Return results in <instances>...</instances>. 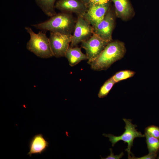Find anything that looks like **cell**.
Instances as JSON below:
<instances>
[{"mask_svg": "<svg viewBox=\"0 0 159 159\" xmlns=\"http://www.w3.org/2000/svg\"><path fill=\"white\" fill-rule=\"evenodd\" d=\"M125 43L118 40L109 42L100 55L90 64L91 68L97 71L105 70L120 60L126 52Z\"/></svg>", "mask_w": 159, "mask_h": 159, "instance_id": "obj_1", "label": "cell"}, {"mask_svg": "<svg viewBox=\"0 0 159 159\" xmlns=\"http://www.w3.org/2000/svg\"><path fill=\"white\" fill-rule=\"evenodd\" d=\"M76 22L71 14L62 12L51 17L47 21L31 25L42 31L72 35Z\"/></svg>", "mask_w": 159, "mask_h": 159, "instance_id": "obj_2", "label": "cell"}, {"mask_svg": "<svg viewBox=\"0 0 159 159\" xmlns=\"http://www.w3.org/2000/svg\"><path fill=\"white\" fill-rule=\"evenodd\" d=\"M25 29L30 36L26 44L28 50L42 58H49L53 56L46 31L41 30L36 33L29 27H26Z\"/></svg>", "mask_w": 159, "mask_h": 159, "instance_id": "obj_3", "label": "cell"}, {"mask_svg": "<svg viewBox=\"0 0 159 159\" xmlns=\"http://www.w3.org/2000/svg\"><path fill=\"white\" fill-rule=\"evenodd\" d=\"M125 123V131L119 136H115L111 134H103L104 136L108 137L111 143L112 146L120 140H122L127 144V148L125 150L128 155V158L130 159L133 155L131 152V149L133 146V140L136 138L144 137L145 135L137 131V126L132 123V120L125 118L123 119Z\"/></svg>", "mask_w": 159, "mask_h": 159, "instance_id": "obj_4", "label": "cell"}, {"mask_svg": "<svg viewBox=\"0 0 159 159\" xmlns=\"http://www.w3.org/2000/svg\"><path fill=\"white\" fill-rule=\"evenodd\" d=\"M94 33V28L90 23L83 16H78L70 46H77L90 38Z\"/></svg>", "mask_w": 159, "mask_h": 159, "instance_id": "obj_5", "label": "cell"}, {"mask_svg": "<svg viewBox=\"0 0 159 159\" xmlns=\"http://www.w3.org/2000/svg\"><path fill=\"white\" fill-rule=\"evenodd\" d=\"M72 37V35L50 32L49 39L53 56L57 58L65 56Z\"/></svg>", "mask_w": 159, "mask_h": 159, "instance_id": "obj_6", "label": "cell"}, {"mask_svg": "<svg viewBox=\"0 0 159 159\" xmlns=\"http://www.w3.org/2000/svg\"><path fill=\"white\" fill-rule=\"evenodd\" d=\"M108 43L94 32L90 38L81 43V47L85 50L87 57L88 64H90L98 57Z\"/></svg>", "mask_w": 159, "mask_h": 159, "instance_id": "obj_7", "label": "cell"}, {"mask_svg": "<svg viewBox=\"0 0 159 159\" xmlns=\"http://www.w3.org/2000/svg\"><path fill=\"white\" fill-rule=\"evenodd\" d=\"M115 23V16L109 9L103 19L94 28V32L103 40L111 42Z\"/></svg>", "mask_w": 159, "mask_h": 159, "instance_id": "obj_8", "label": "cell"}, {"mask_svg": "<svg viewBox=\"0 0 159 159\" xmlns=\"http://www.w3.org/2000/svg\"><path fill=\"white\" fill-rule=\"evenodd\" d=\"M55 8L62 12L73 13L77 16H83L88 7L80 0H58Z\"/></svg>", "mask_w": 159, "mask_h": 159, "instance_id": "obj_9", "label": "cell"}, {"mask_svg": "<svg viewBox=\"0 0 159 159\" xmlns=\"http://www.w3.org/2000/svg\"><path fill=\"white\" fill-rule=\"evenodd\" d=\"M109 2L103 4H89L83 17L93 28L104 19L109 9Z\"/></svg>", "mask_w": 159, "mask_h": 159, "instance_id": "obj_10", "label": "cell"}, {"mask_svg": "<svg viewBox=\"0 0 159 159\" xmlns=\"http://www.w3.org/2000/svg\"><path fill=\"white\" fill-rule=\"evenodd\" d=\"M49 146V143L41 134L36 135L31 140L29 144V151L27 155L41 154Z\"/></svg>", "mask_w": 159, "mask_h": 159, "instance_id": "obj_11", "label": "cell"}, {"mask_svg": "<svg viewBox=\"0 0 159 159\" xmlns=\"http://www.w3.org/2000/svg\"><path fill=\"white\" fill-rule=\"evenodd\" d=\"M113 2L117 16L124 20L129 19L133 14L128 0H111Z\"/></svg>", "mask_w": 159, "mask_h": 159, "instance_id": "obj_12", "label": "cell"}, {"mask_svg": "<svg viewBox=\"0 0 159 159\" xmlns=\"http://www.w3.org/2000/svg\"><path fill=\"white\" fill-rule=\"evenodd\" d=\"M67 59L69 65L74 66L82 60H87L86 54L83 53L80 48L70 46L67 49L65 56Z\"/></svg>", "mask_w": 159, "mask_h": 159, "instance_id": "obj_13", "label": "cell"}, {"mask_svg": "<svg viewBox=\"0 0 159 159\" xmlns=\"http://www.w3.org/2000/svg\"><path fill=\"white\" fill-rule=\"evenodd\" d=\"M57 0H36L43 12L47 16L52 17L57 14L55 5Z\"/></svg>", "mask_w": 159, "mask_h": 159, "instance_id": "obj_14", "label": "cell"}, {"mask_svg": "<svg viewBox=\"0 0 159 159\" xmlns=\"http://www.w3.org/2000/svg\"><path fill=\"white\" fill-rule=\"evenodd\" d=\"M146 143L149 153H157L159 150V139L145 132Z\"/></svg>", "mask_w": 159, "mask_h": 159, "instance_id": "obj_15", "label": "cell"}, {"mask_svg": "<svg viewBox=\"0 0 159 159\" xmlns=\"http://www.w3.org/2000/svg\"><path fill=\"white\" fill-rule=\"evenodd\" d=\"M116 83L112 77L107 80L101 87L98 94L99 98L106 96Z\"/></svg>", "mask_w": 159, "mask_h": 159, "instance_id": "obj_16", "label": "cell"}, {"mask_svg": "<svg viewBox=\"0 0 159 159\" xmlns=\"http://www.w3.org/2000/svg\"><path fill=\"white\" fill-rule=\"evenodd\" d=\"M135 72L130 70H121L116 73L112 77L117 83L132 77L135 75Z\"/></svg>", "mask_w": 159, "mask_h": 159, "instance_id": "obj_17", "label": "cell"}, {"mask_svg": "<svg viewBox=\"0 0 159 159\" xmlns=\"http://www.w3.org/2000/svg\"><path fill=\"white\" fill-rule=\"evenodd\" d=\"M145 132L149 135L159 139V127L152 125L147 127Z\"/></svg>", "mask_w": 159, "mask_h": 159, "instance_id": "obj_18", "label": "cell"}, {"mask_svg": "<svg viewBox=\"0 0 159 159\" xmlns=\"http://www.w3.org/2000/svg\"><path fill=\"white\" fill-rule=\"evenodd\" d=\"M157 153H149L147 155L140 157H136L133 155L130 158L131 159H155L157 157Z\"/></svg>", "mask_w": 159, "mask_h": 159, "instance_id": "obj_19", "label": "cell"}, {"mask_svg": "<svg viewBox=\"0 0 159 159\" xmlns=\"http://www.w3.org/2000/svg\"><path fill=\"white\" fill-rule=\"evenodd\" d=\"M110 155L105 158H102L101 157V159H120L122 158L124 155L123 152H122L119 155H114L112 151V149L110 148Z\"/></svg>", "mask_w": 159, "mask_h": 159, "instance_id": "obj_20", "label": "cell"}, {"mask_svg": "<svg viewBox=\"0 0 159 159\" xmlns=\"http://www.w3.org/2000/svg\"><path fill=\"white\" fill-rule=\"evenodd\" d=\"M110 0H90L89 4H103L109 2Z\"/></svg>", "mask_w": 159, "mask_h": 159, "instance_id": "obj_21", "label": "cell"}, {"mask_svg": "<svg viewBox=\"0 0 159 159\" xmlns=\"http://www.w3.org/2000/svg\"><path fill=\"white\" fill-rule=\"evenodd\" d=\"M87 6H88L90 3V0H80Z\"/></svg>", "mask_w": 159, "mask_h": 159, "instance_id": "obj_22", "label": "cell"}, {"mask_svg": "<svg viewBox=\"0 0 159 159\" xmlns=\"http://www.w3.org/2000/svg\"><path fill=\"white\" fill-rule=\"evenodd\" d=\"M158 159H159V155L158 157Z\"/></svg>", "mask_w": 159, "mask_h": 159, "instance_id": "obj_23", "label": "cell"}]
</instances>
